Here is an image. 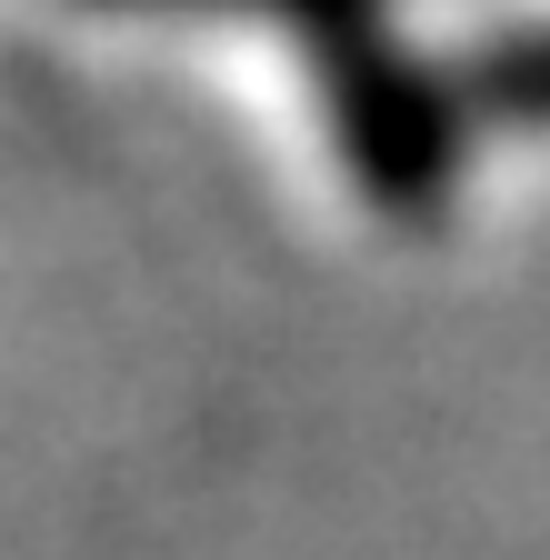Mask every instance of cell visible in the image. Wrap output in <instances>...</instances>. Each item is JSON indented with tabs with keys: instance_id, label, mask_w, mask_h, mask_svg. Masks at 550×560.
Returning a JSON list of instances; mask_svg holds the SVG:
<instances>
[{
	"instance_id": "obj_1",
	"label": "cell",
	"mask_w": 550,
	"mask_h": 560,
	"mask_svg": "<svg viewBox=\"0 0 550 560\" xmlns=\"http://www.w3.org/2000/svg\"><path fill=\"white\" fill-rule=\"evenodd\" d=\"M480 110L501 130H550V21L501 40V60L480 70Z\"/></svg>"
}]
</instances>
